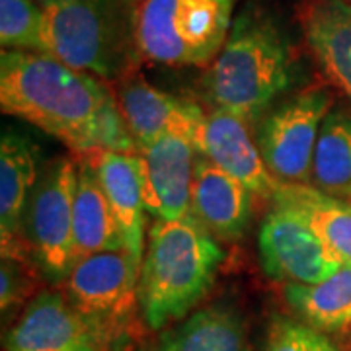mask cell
<instances>
[{
    "mask_svg": "<svg viewBox=\"0 0 351 351\" xmlns=\"http://www.w3.org/2000/svg\"><path fill=\"white\" fill-rule=\"evenodd\" d=\"M0 106L86 156L137 151L110 88L45 53L2 51Z\"/></svg>",
    "mask_w": 351,
    "mask_h": 351,
    "instance_id": "obj_1",
    "label": "cell"
},
{
    "mask_svg": "<svg viewBox=\"0 0 351 351\" xmlns=\"http://www.w3.org/2000/svg\"><path fill=\"white\" fill-rule=\"evenodd\" d=\"M297 53L285 25L269 8L250 0L237 16L203 86L217 110L252 125L295 84Z\"/></svg>",
    "mask_w": 351,
    "mask_h": 351,
    "instance_id": "obj_2",
    "label": "cell"
},
{
    "mask_svg": "<svg viewBox=\"0 0 351 351\" xmlns=\"http://www.w3.org/2000/svg\"><path fill=\"white\" fill-rule=\"evenodd\" d=\"M138 277L145 324L160 332L184 320L213 287L225 252L193 213L154 221Z\"/></svg>",
    "mask_w": 351,
    "mask_h": 351,
    "instance_id": "obj_3",
    "label": "cell"
},
{
    "mask_svg": "<svg viewBox=\"0 0 351 351\" xmlns=\"http://www.w3.org/2000/svg\"><path fill=\"white\" fill-rule=\"evenodd\" d=\"M239 0H143L133 12L135 47L151 63L207 66L234 22Z\"/></svg>",
    "mask_w": 351,
    "mask_h": 351,
    "instance_id": "obj_4",
    "label": "cell"
},
{
    "mask_svg": "<svg viewBox=\"0 0 351 351\" xmlns=\"http://www.w3.org/2000/svg\"><path fill=\"white\" fill-rule=\"evenodd\" d=\"M119 2L123 0H55L41 4L45 55L92 76L119 75L129 63V45L135 43L133 25L127 27Z\"/></svg>",
    "mask_w": 351,
    "mask_h": 351,
    "instance_id": "obj_5",
    "label": "cell"
},
{
    "mask_svg": "<svg viewBox=\"0 0 351 351\" xmlns=\"http://www.w3.org/2000/svg\"><path fill=\"white\" fill-rule=\"evenodd\" d=\"M141 262L125 248L76 260L63 281L64 297L100 339L104 350H121L131 338L138 304Z\"/></svg>",
    "mask_w": 351,
    "mask_h": 351,
    "instance_id": "obj_6",
    "label": "cell"
},
{
    "mask_svg": "<svg viewBox=\"0 0 351 351\" xmlns=\"http://www.w3.org/2000/svg\"><path fill=\"white\" fill-rule=\"evenodd\" d=\"M78 164L61 156L43 166L24 217L29 262L51 283H63L76 263L75 193Z\"/></svg>",
    "mask_w": 351,
    "mask_h": 351,
    "instance_id": "obj_7",
    "label": "cell"
},
{
    "mask_svg": "<svg viewBox=\"0 0 351 351\" xmlns=\"http://www.w3.org/2000/svg\"><path fill=\"white\" fill-rule=\"evenodd\" d=\"M332 106L326 88H306L260 119L258 149L279 182L311 184L316 141Z\"/></svg>",
    "mask_w": 351,
    "mask_h": 351,
    "instance_id": "obj_8",
    "label": "cell"
},
{
    "mask_svg": "<svg viewBox=\"0 0 351 351\" xmlns=\"http://www.w3.org/2000/svg\"><path fill=\"white\" fill-rule=\"evenodd\" d=\"M258 252L263 271L285 285L320 283L348 262L306 219L281 205L262 221Z\"/></svg>",
    "mask_w": 351,
    "mask_h": 351,
    "instance_id": "obj_9",
    "label": "cell"
},
{
    "mask_svg": "<svg viewBox=\"0 0 351 351\" xmlns=\"http://www.w3.org/2000/svg\"><path fill=\"white\" fill-rule=\"evenodd\" d=\"M138 152L143 197L154 221L191 213V182L199 149L180 135H166Z\"/></svg>",
    "mask_w": 351,
    "mask_h": 351,
    "instance_id": "obj_10",
    "label": "cell"
},
{
    "mask_svg": "<svg viewBox=\"0 0 351 351\" xmlns=\"http://www.w3.org/2000/svg\"><path fill=\"white\" fill-rule=\"evenodd\" d=\"M119 110L137 151L166 135H180L195 143L201 152L207 115L195 101L172 96L145 80H131L119 92Z\"/></svg>",
    "mask_w": 351,
    "mask_h": 351,
    "instance_id": "obj_11",
    "label": "cell"
},
{
    "mask_svg": "<svg viewBox=\"0 0 351 351\" xmlns=\"http://www.w3.org/2000/svg\"><path fill=\"white\" fill-rule=\"evenodd\" d=\"M6 351H104L86 320L59 291H41L14 322Z\"/></svg>",
    "mask_w": 351,
    "mask_h": 351,
    "instance_id": "obj_12",
    "label": "cell"
},
{
    "mask_svg": "<svg viewBox=\"0 0 351 351\" xmlns=\"http://www.w3.org/2000/svg\"><path fill=\"white\" fill-rule=\"evenodd\" d=\"M39 174V149L32 138L6 129L0 141V240L2 258H29L24 244V217Z\"/></svg>",
    "mask_w": 351,
    "mask_h": 351,
    "instance_id": "obj_13",
    "label": "cell"
},
{
    "mask_svg": "<svg viewBox=\"0 0 351 351\" xmlns=\"http://www.w3.org/2000/svg\"><path fill=\"white\" fill-rule=\"evenodd\" d=\"M201 154L226 174L237 178L254 195L274 199L281 182L269 172L263 156L248 133V123L225 110L207 115Z\"/></svg>",
    "mask_w": 351,
    "mask_h": 351,
    "instance_id": "obj_14",
    "label": "cell"
},
{
    "mask_svg": "<svg viewBox=\"0 0 351 351\" xmlns=\"http://www.w3.org/2000/svg\"><path fill=\"white\" fill-rule=\"evenodd\" d=\"M252 193L205 154H197L191 182V213L215 239H240L252 219Z\"/></svg>",
    "mask_w": 351,
    "mask_h": 351,
    "instance_id": "obj_15",
    "label": "cell"
},
{
    "mask_svg": "<svg viewBox=\"0 0 351 351\" xmlns=\"http://www.w3.org/2000/svg\"><path fill=\"white\" fill-rule=\"evenodd\" d=\"M301 22L316 63L351 101V0H304Z\"/></svg>",
    "mask_w": 351,
    "mask_h": 351,
    "instance_id": "obj_16",
    "label": "cell"
},
{
    "mask_svg": "<svg viewBox=\"0 0 351 351\" xmlns=\"http://www.w3.org/2000/svg\"><path fill=\"white\" fill-rule=\"evenodd\" d=\"M88 160L96 168L101 188L108 195L115 223L123 237L125 250L143 263L145 256V197L141 182L138 154L131 152H98Z\"/></svg>",
    "mask_w": 351,
    "mask_h": 351,
    "instance_id": "obj_17",
    "label": "cell"
},
{
    "mask_svg": "<svg viewBox=\"0 0 351 351\" xmlns=\"http://www.w3.org/2000/svg\"><path fill=\"white\" fill-rule=\"evenodd\" d=\"M141 351H252L244 320L226 304L205 306L160 330Z\"/></svg>",
    "mask_w": 351,
    "mask_h": 351,
    "instance_id": "obj_18",
    "label": "cell"
},
{
    "mask_svg": "<svg viewBox=\"0 0 351 351\" xmlns=\"http://www.w3.org/2000/svg\"><path fill=\"white\" fill-rule=\"evenodd\" d=\"M75 250L76 260L125 248L119 226L115 223L108 195L90 160L78 164L75 193Z\"/></svg>",
    "mask_w": 351,
    "mask_h": 351,
    "instance_id": "obj_19",
    "label": "cell"
},
{
    "mask_svg": "<svg viewBox=\"0 0 351 351\" xmlns=\"http://www.w3.org/2000/svg\"><path fill=\"white\" fill-rule=\"evenodd\" d=\"M283 297L304 326L324 336L348 332L351 328V262L320 283H287Z\"/></svg>",
    "mask_w": 351,
    "mask_h": 351,
    "instance_id": "obj_20",
    "label": "cell"
},
{
    "mask_svg": "<svg viewBox=\"0 0 351 351\" xmlns=\"http://www.w3.org/2000/svg\"><path fill=\"white\" fill-rule=\"evenodd\" d=\"M271 201L306 219L318 234L351 262V199L328 195L311 184L281 182Z\"/></svg>",
    "mask_w": 351,
    "mask_h": 351,
    "instance_id": "obj_21",
    "label": "cell"
},
{
    "mask_svg": "<svg viewBox=\"0 0 351 351\" xmlns=\"http://www.w3.org/2000/svg\"><path fill=\"white\" fill-rule=\"evenodd\" d=\"M311 186L339 199H351V112L332 108L314 149Z\"/></svg>",
    "mask_w": 351,
    "mask_h": 351,
    "instance_id": "obj_22",
    "label": "cell"
},
{
    "mask_svg": "<svg viewBox=\"0 0 351 351\" xmlns=\"http://www.w3.org/2000/svg\"><path fill=\"white\" fill-rule=\"evenodd\" d=\"M0 43L4 51L45 53V18L38 0H0Z\"/></svg>",
    "mask_w": 351,
    "mask_h": 351,
    "instance_id": "obj_23",
    "label": "cell"
},
{
    "mask_svg": "<svg viewBox=\"0 0 351 351\" xmlns=\"http://www.w3.org/2000/svg\"><path fill=\"white\" fill-rule=\"evenodd\" d=\"M322 334L313 328L276 316L267 330L265 351H318Z\"/></svg>",
    "mask_w": 351,
    "mask_h": 351,
    "instance_id": "obj_24",
    "label": "cell"
},
{
    "mask_svg": "<svg viewBox=\"0 0 351 351\" xmlns=\"http://www.w3.org/2000/svg\"><path fill=\"white\" fill-rule=\"evenodd\" d=\"M29 283L32 281L25 274L24 260L2 258V267H0V308H2V314L12 311L18 302L27 297Z\"/></svg>",
    "mask_w": 351,
    "mask_h": 351,
    "instance_id": "obj_25",
    "label": "cell"
},
{
    "mask_svg": "<svg viewBox=\"0 0 351 351\" xmlns=\"http://www.w3.org/2000/svg\"><path fill=\"white\" fill-rule=\"evenodd\" d=\"M318 351H339V350L336 348V346H334V343H332V341H330V339L326 338V336H324V334H322V339H320V348H318Z\"/></svg>",
    "mask_w": 351,
    "mask_h": 351,
    "instance_id": "obj_26",
    "label": "cell"
},
{
    "mask_svg": "<svg viewBox=\"0 0 351 351\" xmlns=\"http://www.w3.org/2000/svg\"><path fill=\"white\" fill-rule=\"evenodd\" d=\"M123 2H125V4H141L143 0H123Z\"/></svg>",
    "mask_w": 351,
    "mask_h": 351,
    "instance_id": "obj_27",
    "label": "cell"
},
{
    "mask_svg": "<svg viewBox=\"0 0 351 351\" xmlns=\"http://www.w3.org/2000/svg\"><path fill=\"white\" fill-rule=\"evenodd\" d=\"M39 4H47V2H55V0H38Z\"/></svg>",
    "mask_w": 351,
    "mask_h": 351,
    "instance_id": "obj_28",
    "label": "cell"
}]
</instances>
